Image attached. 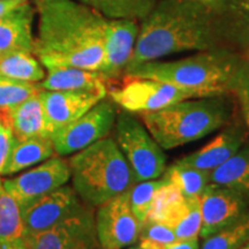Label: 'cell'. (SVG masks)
<instances>
[{"label": "cell", "mask_w": 249, "mask_h": 249, "mask_svg": "<svg viewBox=\"0 0 249 249\" xmlns=\"http://www.w3.org/2000/svg\"><path fill=\"white\" fill-rule=\"evenodd\" d=\"M36 55L43 67L101 70L107 18L76 0H35Z\"/></svg>", "instance_id": "obj_1"}, {"label": "cell", "mask_w": 249, "mask_h": 249, "mask_svg": "<svg viewBox=\"0 0 249 249\" xmlns=\"http://www.w3.org/2000/svg\"><path fill=\"white\" fill-rule=\"evenodd\" d=\"M220 46L225 44L214 9L187 0H157L140 21L138 42L127 70L167 55Z\"/></svg>", "instance_id": "obj_2"}, {"label": "cell", "mask_w": 249, "mask_h": 249, "mask_svg": "<svg viewBox=\"0 0 249 249\" xmlns=\"http://www.w3.org/2000/svg\"><path fill=\"white\" fill-rule=\"evenodd\" d=\"M124 76L145 77L192 90L201 96L236 95L249 80V64L240 52L220 46L176 60L148 61Z\"/></svg>", "instance_id": "obj_3"}, {"label": "cell", "mask_w": 249, "mask_h": 249, "mask_svg": "<svg viewBox=\"0 0 249 249\" xmlns=\"http://www.w3.org/2000/svg\"><path fill=\"white\" fill-rule=\"evenodd\" d=\"M234 111L232 95H219L185 99L139 116L158 144L172 150L222 129L233 120Z\"/></svg>", "instance_id": "obj_4"}, {"label": "cell", "mask_w": 249, "mask_h": 249, "mask_svg": "<svg viewBox=\"0 0 249 249\" xmlns=\"http://www.w3.org/2000/svg\"><path fill=\"white\" fill-rule=\"evenodd\" d=\"M73 188L83 203L95 208L129 191L135 180L116 140L92 143L68 160Z\"/></svg>", "instance_id": "obj_5"}, {"label": "cell", "mask_w": 249, "mask_h": 249, "mask_svg": "<svg viewBox=\"0 0 249 249\" xmlns=\"http://www.w3.org/2000/svg\"><path fill=\"white\" fill-rule=\"evenodd\" d=\"M116 142L132 170L135 182L158 179L166 170L164 149L132 112L118 111Z\"/></svg>", "instance_id": "obj_6"}, {"label": "cell", "mask_w": 249, "mask_h": 249, "mask_svg": "<svg viewBox=\"0 0 249 249\" xmlns=\"http://www.w3.org/2000/svg\"><path fill=\"white\" fill-rule=\"evenodd\" d=\"M107 96L124 111L154 112L189 98L201 97L192 90L145 77L124 76L119 87L107 88Z\"/></svg>", "instance_id": "obj_7"}, {"label": "cell", "mask_w": 249, "mask_h": 249, "mask_svg": "<svg viewBox=\"0 0 249 249\" xmlns=\"http://www.w3.org/2000/svg\"><path fill=\"white\" fill-rule=\"evenodd\" d=\"M118 107L107 96L82 117L51 136L55 155H74L110 135L116 124Z\"/></svg>", "instance_id": "obj_8"}, {"label": "cell", "mask_w": 249, "mask_h": 249, "mask_svg": "<svg viewBox=\"0 0 249 249\" xmlns=\"http://www.w3.org/2000/svg\"><path fill=\"white\" fill-rule=\"evenodd\" d=\"M29 249H98L93 208L85 203L80 210L54 226L24 236Z\"/></svg>", "instance_id": "obj_9"}, {"label": "cell", "mask_w": 249, "mask_h": 249, "mask_svg": "<svg viewBox=\"0 0 249 249\" xmlns=\"http://www.w3.org/2000/svg\"><path fill=\"white\" fill-rule=\"evenodd\" d=\"M95 214L96 232L103 249H124L139 241L143 224L134 214L129 191L99 205Z\"/></svg>", "instance_id": "obj_10"}, {"label": "cell", "mask_w": 249, "mask_h": 249, "mask_svg": "<svg viewBox=\"0 0 249 249\" xmlns=\"http://www.w3.org/2000/svg\"><path fill=\"white\" fill-rule=\"evenodd\" d=\"M70 179L71 169L68 160L61 156L54 155L18 177L1 180V183L17 200L21 209H23L42 196L67 185Z\"/></svg>", "instance_id": "obj_11"}, {"label": "cell", "mask_w": 249, "mask_h": 249, "mask_svg": "<svg viewBox=\"0 0 249 249\" xmlns=\"http://www.w3.org/2000/svg\"><path fill=\"white\" fill-rule=\"evenodd\" d=\"M140 31V21L132 18H107L105 26L104 61L98 71L108 86L124 77L132 60ZM108 88V87H107Z\"/></svg>", "instance_id": "obj_12"}, {"label": "cell", "mask_w": 249, "mask_h": 249, "mask_svg": "<svg viewBox=\"0 0 249 249\" xmlns=\"http://www.w3.org/2000/svg\"><path fill=\"white\" fill-rule=\"evenodd\" d=\"M202 226L200 238L205 239L238 222L249 213V202L226 187L210 183L200 196Z\"/></svg>", "instance_id": "obj_13"}, {"label": "cell", "mask_w": 249, "mask_h": 249, "mask_svg": "<svg viewBox=\"0 0 249 249\" xmlns=\"http://www.w3.org/2000/svg\"><path fill=\"white\" fill-rule=\"evenodd\" d=\"M85 205L73 187L64 185L21 209L26 235L36 234L76 213Z\"/></svg>", "instance_id": "obj_14"}, {"label": "cell", "mask_w": 249, "mask_h": 249, "mask_svg": "<svg viewBox=\"0 0 249 249\" xmlns=\"http://www.w3.org/2000/svg\"><path fill=\"white\" fill-rule=\"evenodd\" d=\"M39 98L44 107L51 136L67 124L82 117L107 95L88 91H51L40 90Z\"/></svg>", "instance_id": "obj_15"}, {"label": "cell", "mask_w": 249, "mask_h": 249, "mask_svg": "<svg viewBox=\"0 0 249 249\" xmlns=\"http://www.w3.org/2000/svg\"><path fill=\"white\" fill-rule=\"evenodd\" d=\"M247 141V128L246 126L233 120L222 132L217 134L211 141L197 151L192 152L177 161L187 166L196 167L205 171H213L235 155Z\"/></svg>", "instance_id": "obj_16"}, {"label": "cell", "mask_w": 249, "mask_h": 249, "mask_svg": "<svg viewBox=\"0 0 249 249\" xmlns=\"http://www.w3.org/2000/svg\"><path fill=\"white\" fill-rule=\"evenodd\" d=\"M35 15L36 8L26 0L0 17V55L18 51L34 53Z\"/></svg>", "instance_id": "obj_17"}, {"label": "cell", "mask_w": 249, "mask_h": 249, "mask_svg": "<svg viewBox=\"0 0 249 249\" xmlns=\"http://www.w3.org/2000/svg\"><path fill=\"white\" fill-rule=\"evenodd\" d=\"M46 71L45 77L38 83L42 90L88 91L107 96L108 83L98 71L76 67H51Z\"/></svg>", "instance_id": "obj_18"}, {"label": "cell", "mask_w": 249, "mask_h": 249, "mask_svg": "<svg viewBox=\"0 0 249 249\" xmlns=\"http://www.w3.org/2000/svg\"><path fill=\"white\" fill-rule=\"evenodd\" d=\"M38 93L17 107L0 110L5 114L14 138L18 141L35 138H51L48 119Z\"/></svg>", "instance_id": "obj_19"}, {"label": "cell", "mask_w": 249, "mask_h": 249, "mask_svg": "<svg viewBox=\"0 0 249 249\" xmlns=\"http://www.w3.org/2000/svg\"><path fill=\"white\" fill-rule=\"evenodd\" d=\"M225 46L241 51L249 45V0H220L217 8Z\"/></svg>", "instance_id": "obj_20"}, {"label": "cell", "mask_w": 249, "mask_h": 249, "mask_svg": "<svg viewBox=\"0 0 249 249\" xmlns=\"http://www.w3.org/2000/svg\"><path fill=\"white\" fill-rule=\"evenodd\" d=\"M55 155L51 138L14 140L2 176H12L44 161Z\"/></svg>", "instance_id": "obj_21"}, {"label": "cell", "mask_w": 249, "mask_h": 249, "mask_svg": "<svg viewBox=\"0 0 249 249\" xmlns=\"http://www.w3.org/2000/svg\"><path fill=\"white\" fill-rule=\"evenodd\" d=\"M211 183L232 189L249 202V143L219 167L211 171Z\"/></svg>", "instance_id": "obj_22"}, {"label": "cell", "mask_w": 249, "mask_h": 249, "mask_svg": "<svg viewBox=\"0 0 249 249\" xmlns=\"http://www.w3.org/2000/svg\"><path fill=\"white\" fill-rule=\"evenodd\" d=\"M187 200L173 183H164L155 193L147 220L164 223L172 227L187 211Z\"/></svg>", "instance_id": "obj_23"}, {"label": "cell", "mask_w": 249, "mask_h": 249, "mask_svg": "<svg viewBox=\"0 0 249 249\" xmlns=\"http://www.w3.org/2000/svg\"><path fill=\"white\" fill-rule=\"evenodd\" d=\"M210 171L187 166L174 161L166 167L160 178L173 183L181 192L185 198L200 197L211 183Z\"/></svg>", "instance_id": "obj_24"}, {"label": "cell", "mask_w": 249, "mask_h": 249, "mask_svg": "<svg viewBox=\"0 0 249 249\" xmlns=\"http://www.w3.org/2000/svg\"><path fill=\"white\" fill-rule=\"evenodd\" d=\"M43 65L30 52H11L0 55V75L24 82L39 83L45 77Z\"/></svg>", "instance_id": "obj_25"}, {"label": "cell", "mask_w": 249, "mask_h": 249, "mask_svg": "<svg viewBox=\"0 0 249 249\" xmlns=\"http://www.w3.org/2000/svg\"><path fill=\"white\" fill-rule=\"evenodd\" d=\"M95 9L107 18H132L141 21L149 14L157 0H76Z\"/></svg>", "instance_id": "obj_26"}, {"label": "cell", "mask_w": 249, "mask_h": 249, "mask_svg": "<svg viewBox=\"0 0 249 249\" xmlns=\"http://www.w3.org/2000/svg\"><path fill=\"white\" fill-rule=\"evenodd\" d=\"M24 236L26 230L20 205L0 181V245L20 240Z\"/></svg>", "instance_id": "obj_27"}, {"label": "cell", "mask_w": 249, "mask_h": 249, "mask_svg": "<svg viewBox=\"0 0 249 249\" xmlns=\"http://www.w3.org/2000/svg\"><path fill=\"white\" fill-rule=\"evenodd\" d=\"M203 240L201 249H240L249 241V213Z\"/></svg>", "instance_id": "obj_28"}, {"label": "cell", "mask_w": 249, "mask_h": 249, "mask_svg": "<svg viewBox=\"0 0 249 249\" xmlns=\"http://www.w3.org/2000/svg\"><path fill=\"white\" fill-rule=\"evenodd\" d=\"M38 83L24 82L0 75V110L21 104L40 91Z\"/></svg>", "instance_id": "obj_29"}, {"label": "cell", "mask_w": 249, "mask_h": 249, "mask_svg": "<svg viewBox=\"0 0 249 249\" xmlns=\"http://www.w3.org/2000/svg\"><path fill=\"white\" fill-rule=\"evenodd\" d=\"M164 183L163 178L154 180H145V181L136 182L129 189V201L130 207L135 217L144 224L150 211L152 200H154L155 193Z\"/></svg>", "instance_id": "obj_30"}, {"label": "cell", "mask_w": 249, "mask_h": 249, "mask_svg": "<svg viewBox=\"0 0 249 249\" xmlns=\"http://www.w3.org/2000/svg\"><path fill=\"white\" fill-rule=\"evenodd\" d=\"M187 211L174 225L171 227L178 239H191L200 236L202 226V213L200 197L186 198Z\"/></svg>", "instance_id": "obj_31"}, {"label": "cell", "mask_w": 249, "mask_h": 249, "mask_svg": "<svg viewBox=\"0 0 249 249\" xmlns=\"http://www.w3.org/2000/svg\"><path fill=\"white\" fill-rule=\"evenodd\" d=\"M140 238L149 239V240L160 242L165 246L177 240L173 230L169 225L160 222H150V220H147L142 225Z\"/></svg>", "instance_id": "obj_32"}, {"label": "cell", "mask_w": 249, "mask_h": 249, "mask_svg": "<svg viewBox=\"0 0 249 249\" xmlns=\"http://www.w3.org/2000/svg\"><path fill=\"white\" fill-rule=\"evenodd\" d=\"M14 135L12 132L5 114L0 111V177L2 176V171L7 163L9 152L14 142ZM1 181V179H0Z\"/></svg>", "instance_id": "obj_33"}, {"label": "cell", "mask_w": 249, "mask_h": 249, "mask_svg": "<svg viewBox=\"0 0 249 249\" xmlns=\"http://www.w3.org/2000/svg\"><path fill=\"white\" fill-rule=\"evenodd\" d=\"M166 249H201L198 236L191 239H178L172 244L167 245Z\"/></svg>", "instance_id": "obj_34"}, {"label": "cell", "mask_w": 249, "mask_h": 249, "mask_svg": "<svg viewBox=\"0 0 249 249\" xmlns=\"http://www.w3.org/2000/svg\"><path fill=\"white\" fill-rule=\"evenodd\" d=\"M235 96L238 97L239 107H240L242 118H244V124H245L246 128H247V130L249 132V101L245 96V93L241 91V90L236 93Z\"/></svg>", "instance_id": "obj_35"}, {"label": "cell", "mask_w": 249, "mask_h": 249, "mask_svg": "<svg viewBox=\"0 0 249 249\" xmlns=\"http://www.w3.org/2000/svg\"><path fill=\"white\" fill-rule=\"evenodd\" d=\"M139 245L138 247L140 249H166V246L160 242H156L145 238H140L139 239Z\"/></svg>", "instance_id": "obj_36"}, {"label": "cell", "mask_w": 249, "mask_h": 249, "mask_svg": "<svg viewBox=\"0 0 249 249\" xmlns=\"http://www.w3.org/2000/svg\"><path fill=\"white\" fill-rule=\"evenodd\" d=\"M23 1H26V0H0V17Z\"/></svg>", "instance_id": "obj_37"}, {"label": "cell", "mask_w": 249, "mask_h": 249, "mask_svg": "<svg viewBox=\"0 0 249 249\" xmlns=\"http://www.w3.org/2000/svg\"><path fill=\"white\" fill-rule=\"evenodd\" d=\"M0 249H29V247H28L26 239L22 238L20 240L9 242V244L0 245Z\"/></svg>", "instance_id": "obj_38"}, {"label": "cell", "mask_w": 249, "mask_h": 249, "mask_svg": "<svg viewBox=\"0 0 249 249\" xmlns=\"http://www.w3.org/2000/svg\"><path fill=\"white\" fill-rule=\"evenodd\" d=\"M187 1L198 2V4H202V5L208 6V7H211V8L214 9V11L217 12L218 5H219V1H220V0H187Z\"/></svg>", "instance_id": "obj_39"}, {"label": "cell", "mask_w": 249, "mask_h": 249, "mask_svg": "<svg viewBox=\"0 0 249 249\" xmlns=\"http://www.w3.org/2000/svg\"><path fill=\"white\" fill-rule=\"evenodd\" d=\"M239 52H240L241 57L244 58L245 60L249 64V45L247 46V48H245L244 50H241V51H239Z\"/></svg>", "instance_id": "obj_40"}, {"label": "cell", "mask_w": 249, "mask_h": 249, "mask_svg": "<svg viewBox=\"0 0 249 249\" xmlns=\"http://www.w3.org/2000/svg\"><path fill=\"white\" fill-rule=\"evenodd\" d=\"M241 91L245 93V96H246V97H247V99L249 101V80H248V82L246 83V86L244 87V89H241Z\"/></svg>", "instance_id": "obj_41"}, {"label": "cell", "mask_w": 249, "mask_h": 249, "mask_svg": "<svg viewBox=\"0 0 249 249\" xmlns=\"http://www.w3.org/2000/svg\"><path fill=\"white\" fill-rule=\"evenodd\" d=\"M240 249H249V241L247 242V244H245L244 246H242Z\"/></svg>", "instance_id": "obj_42"}, {"label": "cell", "mask_w": 249, "mask_h": 249, "mask_svg": "<svg viewBox=\"0 0 249 249\" xmlns=\"http://www.w3.org/2000/svg\"><path fill=\"white\" fill-rule=\"evenodd\" d=\"M128 249H140V248L138 247V246H136V247H133V246H132V247H129Z\"/></svg>", "instance_id": "obj_43"}, {"label": "cell", "mask_w": 249, "mask_h": 249, "mask_svg": "<svg viewBox=\"0 0 249 249\" xmlns=\"http://www.w3.org/2000/svg\"><path fill=\"white\" fill-rule=\"evenodd\" d=\"M98 249H103V248H101V247H99V248H98Z\"/></svg>", "instance_id": "obj_44"}]
</instances>
